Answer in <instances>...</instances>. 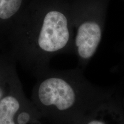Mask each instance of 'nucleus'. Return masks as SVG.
<instances>
[{
	"mask_svg": "<svg viewBox=\"0 0 124 124\" xmlns=\"http://www.w3.org/2000/svg\"><path fill=\"white\" fill-rule=\"evenodd\" d=\"M121 1H123V2H124V0H121Z\"/></svg>",
	"mask_w": 124,
	"mask_h": 124,
	"instance_id": "nucleus-7",
	"label": "nucleus"
},
{
	"mask_svg": "<svg viewBox=\"0 0 124 124\" xmlns=\"http://www.w3.org/2000/svg\"><path fill=\"white\" fill-rule=\"evenodd\" d=\"M29 101L16 68L12 74L8 90L0 100V124H16L17 114Z\"/></svg>",
	"mask_w": 124,
	"mask_h": 124,
	"instance_id": "nucleus-4",
	"label": "nucleus"
},
{
	"mask_svg": "<svg viewBox=\"0 0 124 124\" xmlns=\"http://www.w3.org/2000/svg\"><path fill=\"white\" fill-rule=\"evenodd\" d=\"M16 62L5 51L0 49V100L9 88L12 74Z\"/></svg>",
	"mask_w": 124,
	"mask_h": 124,
	"instance_id": "nucleus-5",
	"label": "nucleus"
},
{
	"mask_svg": "<svg viewBox=\"0 0 124 124\" xmlns=\"http://www.w3.org/2000/svg\"><path fill=\"white\" fill-rule=\"evenodd\" d=\"M36 78L31 101L43 119L56 124L75 121L87 108L98 106L113 95L112 90L87 80L79 67L67 70L49 68Z\"/></svg>",
	"mask_w": 124,
	"mask_h": 124,
	"instance_id": "nucleus-2",
	"label": "nucleus"
},
{
	"mask_svg": "<svg viewBox=\"0 0 124 124\" xmlns=\"http://www.w3.org/2000/svg\"><path fill=\"white\" fill-rule=\"evenodd\" d=\"M111 0H71L74 27L73 54L84 69L97 52Z\"/></svg>",
	"mask_w": 124,
	"mask_h": 124,
	"instance_id": "nucleus-3",
	"label": "nucleus"
},
{
	"mask_svg": "<svg viewBox=\"0 0 124 124\" xmlns=\"http://www.w3.org/2000/svg\"><path fill=\"white\" fill-rule=\"evenodd\" d=\"M42 119L39 111L29 100L17 114L15 122L16 124H41Z\"/></svg>",
	"mask_w": 124,
	"mask_h": 124,
	"instance_id": "nucleus-6",
	"label": "nucleus"
},
{
	"mask_svg": "<svg viewBox=\"0 0 124 124\" xmlns=\"http://www.w3.org/2000/svg\"><path fill=\"white\" fill-rule=\"evenodd\" d=\"M74 35L71 0H37L15 21L1 48L7 44L5 51L36 78L54 56L73 54Z\"/></svg>",
	"mask_w": 124,
	"mask_h": 124,
	"instance_id": "nucleus-1",
	"label": "nucleus"
}]
</instances>
